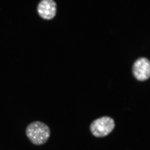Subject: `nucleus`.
I'll use <instances>...</instances> for the list:
<instances>
[{
    "label": "nucleus",
    "instance_id": "f257e3e1",
    "mask_svg": "<svg viewBox=\"0 0 150 150\" xmlns=\"http://www.w3.org/2000/svg\"><path fill=\"white\" fill-rule=\"evenodd\" d=\"M25 134L33 144L41 146L44 144L49 139L51 136V130L46 123L35 121L27 126Z\"/></svg>",
    "mask_w": 150,
    "mask_h": 150
},
{
    "label": "nucleus",
    "instance_id": "f03ea898",
    "mask_svg": "<svg viewBox=\"0 0 150 150\" xmlns=\"http://www.w3.org/2000/svg\"><path fill=\"white\" fill-rule=\"evenodd\" d=\"M115 126L114 120L109 116H103L94 121L90 125V130L96 137H106L110 134Z\"/></svg>",
    "mask_w": 150,
    "mask_h": 150
},
{
    "label": "nucleus",
    "instance_id": "7ed1b4c3",
    "mask_svg": "<svg viewBox=\"0 0 150 150\" xmlns=\"http://www.w3.org/2000/svg\"><path fill=\"white\" fill-rule=\"evenodd\" d=\"M133 75L137 80L144 81L150 76V62L145 57H141L134 62L132 68Z\"/></svg>",
    "mask_w": 150,
    "mask_h": 150
},
{
    "label": "nucleus",
    "instance_id": "20e7f679",
    "mask_svg": "<svg viewBox=\"0 0 150 150\" xmlns=\"http://www.w3.org/2000/svg\"><path fill=\"white\" fill-rule=\"evenodd\" d=\"M57 8L56 3L53 0H43L38 4L37 11L40 17L50 20L56 16Z\"/></svg>",
    "mask_w": 150,
    "mask_h": 150
}]
</instances>
